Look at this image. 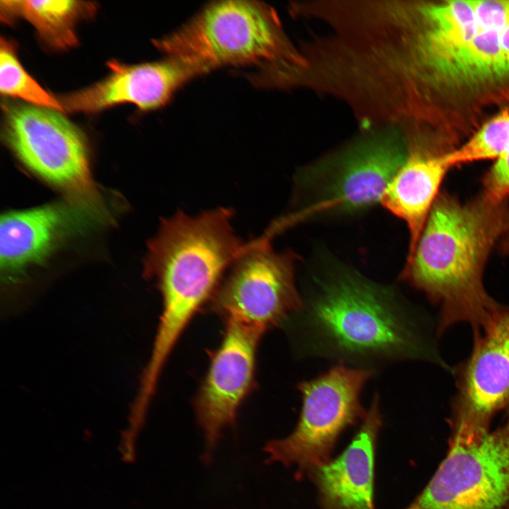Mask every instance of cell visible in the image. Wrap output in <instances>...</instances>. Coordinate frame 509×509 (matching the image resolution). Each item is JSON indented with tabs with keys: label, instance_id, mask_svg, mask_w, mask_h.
<instances>
[{
	"label": "cell",
	"instance_id": "6da1fadb",
	"mask_svg": "<svg viewBox=\"0 0 509 509\" xmlns=\"http://www.w3.org/2000/svg\"><path fill=\"white\" fill-rule=\"evenodd\" d=\"M288 320L300 356L374 373L403 361L443 364L411 307L391 288L355 272L317 279Z\"/></svg>",
	"mask_w": 509,
	"mask_h": 509
},
{
	"label": "cell",
	"instance_id": "7a4b0ae2",
	"mask_svg": "<svg viewBox=\"0 0 509 509\" xmlns=\"http://www.w3.org/2000/svg\"><path fill=\"white\" fill-rule=\"evenodd\" d=\"M508 216L505 203L482 195L467 203L446 193L436 199L402 277L441 305L439 333L468 322L476 336L502 309L487 293L483 277Z\"/></svg>",
	"mask_w": 509,
	"mask_h": 509
},
{
	"label": "cell",
	"instance_id": "3957f363",
	"mask_svg": "<svg viewBox=\"0 0 509 509\" xmlns=\"http://www.w3.org/2000/svg\"><path fill=\"white\" fill-rule=\"evenodd\" d=\"M231 209L218 207L197 215L179 211L164 218L148 243L146 273L156 279L163 310L158 334L179 340L196 312L207 305L224 275L245 251L232 226Z\"/></svg>",
	"mask_w": 509,
	"mask_h": 509
},
{
	"label": "cell",
	"instance_id": "277c9868",
	"mask_svg": "<svg viewBox=\"0 0 509 509\" xmlns=\"http://www.w3.org/2000/svg\"><path fill=\"white\" fill-rule=\"evenodd\" d=\"M154 45L206 74L228 65L275 67L293 58L274 11L263 2H213Z\"/></svg>",
	"mask_w": 509,
	"mask_h": 509
},
{
	"label": "cell",
	"instance_id": "5b68a950",
	"mask_svg": "<svg viewBox=\"0 0 509 509\" xmlns=\"http://www.w3.org/2000/svg\"><path fill=\"white\" fill-rule=\"evenodd\" d=\"M271 237L267 233L250 242L207 303L208 310L225 322H237L262 333L286 323L303 307L295 281V256L274 251Z\"/></svg>",
	"mask_w": 509,
	"mask_h": 509
},
{
	"label": "cell",
	"instance_id": "8992f818",
	"mask_svg": "<svg viewBox=\"0 0 509 509\" xmlns=\"http://www.w3.org/2000/svg\"><path fill=\"white\" fill-rule=\"evenodd\" d=\"M373 374L337 364L315 378L300 382L297 386L302 396L298 422L288 436L266 444L269 460L296 464L300 469L327 462L339 434L365 416L361 393Z\"/></svg>",
	"mask_w": 509,
	"mask_h": 509
},
{
	"label": "cell",
	"instance_id": "52a82bcc",
	"mask_svg": "<svg viewBox=\"0 0 509 509\" xmlns=\"http://www.w3.org/2000/svg\"><path fill=\"white\" fill-rule=\"evenodd\" d=\"M2 136L34 174L74 198L95 197L83 131L60 111L5 103Z\"/></svg>",
	"mask_w": 509,
	"mask_h": 509
},
{
	"label": "cell",
	"instance_id": "ba28073f",
	"mask_svg": "<svg viewBox=\"0 0 509 509\" xmlns=\"http://www.w3.org/2000/svg\"><path fill=\"white\" fill-rule=\"evenodd\" d=\"M446 457L406 509H509V438L505 428L452 435Z\"/></svg>",
	"mask_w": 509,
	"mask_h": 509
},
{
	"label": "cell",
	"instance_id": "9c48e42d",
	"mask_svg": "<svg viewBox=\"0 0 509 509\" xmlns=\"http://www.w3.org/2000/svg\"><path fill=\"white\" fill-rule=\"evenodd\" d=\"M407 152L396 134L356 146L334 166L315 169L302 181L312 189L310 201L286 217L289 225L331 212H353L380 201Z\"/></svg>",
	"mask_w": 509,
	"mask_h": 509
},
{
	"label": "cell",
	"instance_id": "30bf717a",
	"mask_svg": "<svg viewBox=\"0 0 509 509\" xmlns=\"http://www.w3.org/2000/svg\"><path fill=\"white\" fill-rule=\"evenodd\" d=\"M509 404V307L474 337L460 368L451 417L452 435L480 436L496 413Z\"/></svg>",
	"mask_w": 509,
	"mask_h": 509
},
{
	"label": "cell",
	"instance_id": "8fae6325",
	"mask_svg": "<svg viewBox=\"0 0 509 509\" xmlns=\"http://www.w3.org/2000/svg\"><path fill=\"white\" fill-rule=\"evenodd\" d=\"M221 341L194 399V409L209 447L234 423L238 409L254 389L257 352L264 334L255 328L226 321Z\"/></svg>",
	"mask_w": 509,
	"mask_h": 509
},
{
	"label": "cell",
	"instance_id": "7c38bea8",
	"mask_svg": "<svg viewBox=\"0 0 509 509\" xmlns=\"http://www.w3.org/2000/svg\"><path fill=\"white\" fill-rule=\"evenodd\" d=\"M100 210L96 197H71L2 215L0 262L6 279L40 263L65 238L93 225Z\"/></svg>",
	"mask_w": 509,
	"mask_h": 509
},
{
	"label": "cell",
	"instance_id": "4fadbf2b",
	"mask_svg": "<svg viewBox=\"0 0 509 509\" xmlns=\"http://www.w3.org/2000/svg\"><path fill=\"white\" fill-rule=\"evenodd\" d=\"M107 64L111 71L105 78L58 98L64 111L90 113L120 103L154 110L165 105L187 82L205 74L198 66L168 57L136 65L116 61Z\"/></svg>",
	"mask_w": 509,
	"mask_h": 509
},
{
	"label": "cell",
	"instance_id": "5bb4252c",
	"mask_svg": "<svg viewBox=\"0 0 509 509\" xmlns=\"http://www.w3.org/2000/svg\"><path fill=\"white\" fill-rule=\"evenodd\" d=\"M380 425V397L375 393L351 444L334 460L316 468L327 509H374V444Z\"/></svg>",
	"mask_w": 509,
	"mask_h": 509
},
{
	"label": "cell",
	"instance_id": "9a60e30c",
	"mask_svg": "<svg viewBox=\"0 0 509 509\" xmlns=\"http://www.w3.org/2000/svg\"><path fill=\"white\" fill-rule=\"evenodd\" d=\"M446 153H435L412 148L385 190L382 205L402 219L409 232L406 263L415 252L418 242L438 199L445 175L451 168Z\"/></svg>",
	"mask_w": 509,
	"mask_h": 509
},
{
	"label": "cell",
	"instance_id": "2e32d148",
	"mask_svg": "<svg viewBox=\"0 0 509 509\" xmlns=\"http://www.w3.org/2000/svg\"><path fill=\"white\" fill-rule=\"evenodd\" d=\"M1 10L5 21L26 19L46 44L62 49L76 44L75 25L93 13L95 6L83 1H1Z\"/></svg>",
	"mask_w": 509,
	"mask_h": 509
},
{
	"label": "cell",
	"instance_id": "e0dca14e",
	"mask_svg": "<svg viewBox=\"0 0 509 509\" xmlns=\"http://www.w3.org/2000/svg\"><path fill=\"white\" fill-rule=\"evenodd\" d=\"M431 23L421 45V52L434 66L478 32L472 1H448L431 5L423 10Z\"/></svg>",
	"mask_w": 509,
	"mask_h": 509
},
{
	"label": "cell",
	"instance_id": "ac0fdd59",
	"mask_svg": "<svg viewBox=\"0 0 509 509\" xmlns=\"http://www.w3.org/2000/svg\"><path fill=\"white\" fill-rule=\"evenodd\" d=\"M433 68L444 77L461 82L486 81L509 74L498 33L486 30H479Z\"/></svg>",
	"mask_w": 509,
	"mask_h": 509
},
{
	"label": "cell",
	"instance_id": "d6986e66",
	"mask_svg": "<svg viewBox=\"0 0 509 509\" xmlns=\"http://www.w3.org/2000/svg\"><path fill=\"white\" fill-rule=\"evenodd\" d=\"M0 90L7 96L21 98L31 105L64 111L58 98L40 86L23 69L13 45L1 38Z\"/></svg>",
	"mask_w": 509,
	"mask_h": 509
},
{
	"label": "cell",
	"instance_id": "ffe728a7",
	"mask_svg": "<svg viewBox=\"0 0 509 509\" xmlns=\"http://www.w3.org/2000/svg\"><path fill=\"white\" fill-rule=\"evenodd\" d=\"M509 151V112L503 111L485 124L469 141L450 151V166L476 160L496 159Z\"/></svg>",
	"mask_w": 509,
	"mask_h": 509
},
{
	"label": "cell",
	"instance_id": "44dd1931",
	"mask_svg": "<svg viewBox=\"0 0 509 509\" xmlns=\"http://www.w3.org/2000/svg\"><path fill=\"white\" fill-rule=\"evenodd\" d=\"M472 4L479 30L499 33L509 23V0H474Z\"/></svg>",
	"mask_w": 509,
	"mask_h": 509
},
{
	"label": "cell",
	"instance_id": "7402d4cb",
	"mask_svg": "<svg viewBox=\"0 0 509 509\" xmlns=\"http://www.w3.org/2000/svg\"><path fill=\"white\" fill-rule=\"evenodd\" d=\"M482 196L495 204H503L509 197V151L497 158L485 175Z\"/></svg>",
	"mask_w": 509,
	"mask_h": 509
},
{
	"label": "cell",
	"instance_id": "603a6c76",
	"mask_svg": "<svg viewBox=\"0 0 509 509\" xmlns=\"http://www.w3.org/2000/svg\"><path fill=\"white\" fill-rule=\"evenodd\" d=\"M505 57L509 65V23L498 33Z\"/></svg>",
	"mask_w": 509,
	"mask_h": 509
},
{
	"label": "cell",
	"instance_id": "cb8c5ba5",
	"mask_svg": "<svg viewBox=\"0 0 509 509\" xmlns=\"http://www.w3.org/2000/svg\"><path fill=\"white\" fill-rule=\"evenodd\" d=\"M501 247L503 250L509 252V216L504 233L501 238Z\"/></svg>",
	"mask_w": 509,
	"mask_h": 509
},
{
	"label": "cell",
	"instance_id": "d4e9b609",
	"mask_svg": "<svg viewBox=\"0 0 509 509\" xmlns=\"http://www.w3.org/2000/svg\"><path fill=\"white\" fill-rule=\"evenodd\" d=\"M504 428H505V431H506V433H507V435H508V438H509V415H508V423H507V424L505 425V426L504 427Z\"/></svg>",
	"mask_w": 509,
	"mask_h": 509
}]
</instances>
